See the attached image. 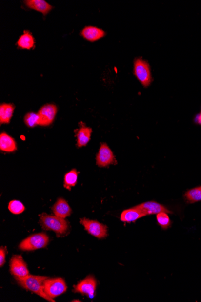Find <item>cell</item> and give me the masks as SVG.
<instances>
[{
  "instance_id": "e0dca14e",
  "label": "cell",
  "mask_w": 201,
  "mask_h": 302,
  "mask_svg": "<svg viewBox=\"0 0 201 302\" xmlns=\"http://www.w3.org/2000/svg\"><path fill=\"white\" fill-rule=\"evenodd\" d=\"M145 216L146 214L143 212L133 207L122 212L121 215V220L125 223H132Z\"/></svg>"
},
{
  "instance_id": "484cf974",
  "label": "cell",
  "mask_w": 201,
  "mask_h": 302,
  "mask_svg": "<svg viewBox=\"0 0 201 302\" xmlns=\"http://www.w3.org/2000/svg\"><path fill=\"white\" fill-rule=\"evenodd\" d=\"M197 123L201 126V112L200 113V114L197 116Z\"/></svg>"
},
{
  "instance_id": "52a82bcc",
  "label": "cell",
  "mask_w": 201,
  "mask_h": 302,
  "mask_svg": "<svg viewBox=\"0 0 201 302\" xmlns=\"http://www.w3.org/2000/svg\"><path fill=\"white\" fill-rule=\"evenodd\" d=\"M96 163L100 167H107L111 164H117L114 154L106 143L100 144L96 156Z\"/></svg>"
},
{
  "instance_id": "9a60e30c",
  "label": "cell",
  "mask_w": 201,
  "mask_h": 302,
  "mask_svg": "<svg viewBox=\"0 0 201 302\" xmlns=\"http://www.w3.org/2000/svg\"><path fill=\"white\" fill-rule=\"evenodd\" d=\"M92 129L87 126H81L77 131V147H82L86 146L91 140Z\"/></svg>"
},
{
  "instance_id": "ba28073f",
  "label": "cell",
  "mask_w": 201,
  "mask_h": 302,
  "mask_svg": "<svg viewBox=\"0 0 201 302\" xmlns=\"http://www.w3.org/2000/svg\"><path fill=\"white\" fill-rule=\"evenodd\" d=\"M74 288L75 293H81L82 295L87 296L90 299H93L96 291L97 281L94 276H89L77 285H75Z\"/></svg>"
},
{
  "instance_id": "cb8c5ba5",
  "label": "cell",
  "mask_w": 201,
  "mask_h": 302,
  "mask_svg": "<svg viewBox=\"0 0 201 302\" xmlns=\"http://www.w3.org/2000/svg\"><path fill=\"white\" fill-rule=\"evenodd\" d=\"M157 221L160 226L164 229H166L171 225V221L166 213L157 214Z\"/></svg>"
},
{
  "instance_id": "2e32d148",
  "label": "cell",
  "mask_w": 201,
  "mask_h": 302,
  "mask_svg": "<svg viewBox=\"0 0 201 302\" xmlns=\"http://www.w3.org/2000/svg\"><path fill=\"white\" fill-rule=\"evenodd\" d=\"M24 3L28 8L37 10L43 15L48 14L52 9L53 7L44 0H27Z\"/></svg>"
},
{
  "instance_id": "4fadbf2b",
  "label": "cell",
  "mask_w": 201,
  "mask_h": 302,
  "mask_svg": "<svg viewBox=\"0 0 201 302\" xmlns=\"http://www.w3.org/2000/svg\"><path fill=\"white\" fill-rule=\"evenodd\" d=\"M82 37L87 41L94 42L105 37V33L104 30L99 28L87 26L84 28L81 31Z\"/></svg>"
},
{
  "instance_id": "7402d4cb",
  "label": "cell",
  "mask_w": 201,
  "mask_h": 302,
  "mask_svg": "<svg viewBox=\"0 0 201 302\" xmlns=\"http://www.w3.org/2000/svg\"><path fill=\"white\" fill-rule=\"evenodd\" d=\"M8 209L10 213L18 215L23 213L25 208L23 203L19 200H12L9 203Z\"/></svg>"
},
{
  "instance_id": "5b68a950",
  "label": "cell",
  "mask_w": 201,
  "mask_h": 302,
  "mask_svg": "<svg viewBox=\"0 0 201 302\" xmlns=\"http://www.w3.org/2000/svg\"><path fill=\"white\" fill-rule=\"evenodd\" d=\"M43 287L45 293L53 299L65 293L67 290L65 281L61 278L46 279Z\"/></svg>"
},
{
  "instance_id": "277c9868",
  "label": "cell",
  "mask_w": 201,
  "mask_h": 302,
  "mask_svg": "<svg viewBox=\"0 0 201 302\" xmlns=\"http://www.w3.org/2000/svg\"><path fill=\"white\" fill-rule=\"evenodd\" d=\"M134 75L145 87H148L153 81L150 66L148 62L141 58L136 59L134 62Z\"/></svg>"
},
{
  "instance_id": "30bf717a",
  "label": "cell",
  "mask_w": 201,
  "mask_h": 302,
  "mask_svg": "<svg viewBox=\"0 0 201 302\" xmlns=\"http://www.w3.org/2000/svg\"><path fill=\"white\" fill-rule=\"evenodd\" d=\"M10 272L15 277H24L29 275L26 263L20 255H14L10 260Z\"/></svg>"
},
{
  "instance_id": "8fae6325",
  "label": "cell",
  "mask_w": 201,
  "mask_h": 302,
  "mask_svg": "<svg viewBox=\"0 0 201 302\" xmlns=\"http://www.w3.org/2000/svg\"><path fill=\"white\" fill-rule=\"evenodd\" d=\"M135 208L143 212L146 216L161 213H171V212L167 210L164 206L156 201H147V202L135 206Z\"/></svg>"
},
{
  "instance_id": "7c38bea8",
  "label": "cell",
  "mask_w": 201,
  "mask_h": 302,
  "mask_svg": "<svg viewBox=\"0 0 201 302\" xmlns=\"http://www.w3.org/2000/svg\"><path fill=\"white\" fill-rule=\"evenodd\" d=\"M51 209L56 216L64 219L70 216L72 213L69 204L62 198H58Z\"/></svg>"
},
{
  "instance_id": "d4e9b609",
  "label": "cell",
  "mask_w": 201,
  "mask_h": 302,
  "mask_svg": "<svg viewBox=\"0 0 201 302\" xmlns=\"http://www.w3.org/2000/svg\"><path fill=\"white\" fill-rule=\"evenodd\" d=\"M6 248L1 247L0 248V267H2L6 262Z\"/></svg>"
},
{
  "instance_id": "6da1fadb",
  "label": "cell",
  "mask_w": 201,
  "mask_h": 302,
  "mask_svg": "<svg viewBox=\"0 0 201 302\" xmlns=\"http://www.w3.org/2000/svg\"><path fill=\"white\" fill-rule=\"evenodd\" d=\"M48 278L47 276L28 275L24 277H15V279L22 288L38 294L46 301L55 302L53 299L50 298L45 293L43 287V283Z\"/></svg>"
},
{
  "instance_id": "603a6c76",
  "label": "cell",
  "mask_w": 201,
  "mask_h": 302,
  "mask_svg": "<svg viewBox=\"0 0 201 302\" xmlns=\"http://www.w3.org/2000/svg\"><path fill=\"white\" fill-rule=\"evenodd\" d=\"M24 122L28 128H35L38 125L39 116L38 113L30 112L27 113L24 117Z\"/></svg>"
},
{
  "instance_id": "ffe728a7",
  "label": "cell",
  "mask_w": 201,
  "mask_h": 302,
  "mask_svg": "<svg viewBox=\"0 0 201 302\" xmlns=\"http://www.w3.org/2000/svg\"><path fill=\"white\" fill-rule=\"evenodd\" d=\"M78 173L76 169L71 170L67 173L64 178V187L70 191L71 188L76 186L78 179Z\"/></svg>"
},
{
  "instance_id": "5bb4252c",
  "label": "cell",
  "mask_w": 201,
  "mask_h": 302,
  "mask_svg": "<svg viewBox=\"0 0 201 302\" xmlns=\"http://www.w3.org/2000/svg\"><path fill=\"white\" fill-rule=\"evenodd\" d=\"M0 150L1 151L12 153L17 150L16 141L8 134L2 132L0 135Z\"/></svg>"
},
{
  "instance_id": "3957f363",
  "label": "cell",
  "mask_w": 201,
  "mask_h": 302,
  "mask_svg": "<svg viewBox=\"0 0 201 302\" xmlns=\"http://www.w3.org/2000/svg\"><path fill=\"white\" fill-rule=\"evenodd\" d=\"M49 241V237L45 233L33 234L20 242L19 249L23 251H33L43 249L47 246Z\"/></svg>"
},
{
  "instance_id": "d6986e66",
  "label": "cell",
  "mask_w": 201,
  "mask_h": 302,
  "mask_svg": "<svg viewBox=\"0 0 201 302\" xmlns=\"http://www.w3.org/2000/svg\"><path fill=\"white\" fill-rule=\"evenodd\" d=\"M35 43V39L33 35L28 31H25L24 34L20 36L18 40L17 45L20 48L31 50L34 47Z\"/></svg>"
},
{
  "instance_id": "8992f818",
  "label": "cell",
  "mask_w": 201,
  "mask_h": 302,
  "mask_svg": "<svg viewBox=\"0 0 201 302\" xmlns=\"http://www.w3.org/2000/svg\"><path fill=\"white\" fill-rule=\"evenodd\" d=\"M80 222L89 234L96 237L98 239L106 238L107 227L104 224L100 223L99 221L89 220V219L86 218L80 219Z\"/></svg>"
},
{
  "instance_id": "7a4b0ae2",
  "label": "cell",
  "mask_w": 201,
  "mask_h": 302,
  "mask_svg": "<svg viewBox=\"0 0 201 302\" xmlns=\"http://www.w3.org/2000/svg\"><path fill=\"white\" fill-rule=\"evenodd\" d=\"M40 223L42 229L55 232L58 237L63 236L68 231V222L64 218L46 213L40 214Z\"/></svg>"
},
{
  "instance_id": "ac0fdd59",
  "label": "cell",
  "mask_w": 201,
  "mask_h": 302,
  "mask_svg": "<svg viewBox=\"0 0 201 302\" xmlns=\"http://www.w3.org/2000/svg\"><path fill=\"white\" fill-rule=\"evenodd\" d=\"M15 110L12 103H2L0 105V123L9 124L12 119Z\"/></svg>"
},
{
  "instance_id": "44dd1931",
  "label": "cell",
  "mask_w": 201,
  "mask_h": 302,
  "mask_svg": "<svg viewBox=\"0 0 201 302\" xmlns=\"http://www.w3.org/2000/svg\"><path fill=\"white\" fill-rule=\"evenodd\" d=\"M185 197L190 203L201 201V187L193 188L185 193Z\"/></svg>"
},
{
  "instance_id": "9c48e42d",
  "label": "cell",
  "mask_w": 201,
  "mask_h": 302,
  "mask_svg": "<svg viewBox=\"0 0 201 302\" xmlns=\"http://www.w3.org/2000/svg\"><path fill=\"white\" fill-rule=\"evenodd\" d=\"M58 108L55 105L47 104L43 106L39 110L38 125L41 126H48L52 124L56 117Z\"/></svg>"
}]
</instances>
